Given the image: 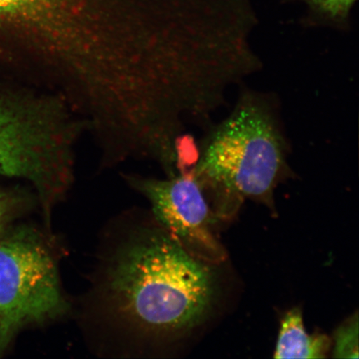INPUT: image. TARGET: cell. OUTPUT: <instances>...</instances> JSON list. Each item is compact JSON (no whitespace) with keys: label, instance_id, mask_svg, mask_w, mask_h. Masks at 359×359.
Masks as SVG:
<instances>
[{"label":"cell","instance_id":"8992f818","mask_svg":"<svg viewBox=\"0 0 359 359\" xmlns=\"http://www.w3.org/2000/svg\"><path fill=\"white\" fill-rule=\"evenodd\" d=\"M330 341L324 334H309L299 309L286 313L281 322L275 358H325Z\"/></svg>","mask_w":359,"mask_h":359},{"label":"cell","instance_id":"3957f363","mask_svg":"<svg viewBox=\"0 0 359 359\" xmlns=\"http://www.w3.org/2000/svg\"><path fill=\"white\" fill-rule=\"evenodd\" d=\"M47 100L0 93V174L29 180L44 219L72 182L74 127Z\"/></svg>","mask_w":359,"mask_h":359},{"label":"cell","instance_id":"277c9868","mask_svg":"<svg viewBox=\"0 0 359 359\" xmlns=\"http://www.w3.org/2000/svg\"><path fill=\"white\" fill-rule=\"evenodd\" d=\"M49 235L22 226L0 236V356L21 330L61 320L69 311Z\"/></svg>","mask_w":359,"mask_h":359},{"label":"cell","instance_id":"9c48e42d","mask_svg":"<svg viewBox=\"0 0 359 359\" xmlns=\"http://www.w3.org/2000/svg\"><path fill=\"white\" fill-rule=\"evenodd\" d=\"M24 197L15 192L0 190V236L11 227L13 219L25 206Z\"/></svg>","mask_w":359,"mask_h":359},{"label":"cell","instance_id":"ba28073f","mask_svg":"<svg viewBox=\"0 0 359 359\" xmlns=\"http://www.w3.org/2000/svg\"><path fill=\"white\" fill-rule=\"evenodd\" d=\"M333 353L335 358H358V313L337 330Z\"/></svg>","mask_w":359,"mask_h":359},{"label":"cell","instance_id":"5b68a950","mask_svg":"<svg viewBox=\"0 0 359 359\" xmlns=\"http://www.w3.org/2000/svg\"><path fill=\"white\" fill-rule=\"evenodd\" d=\"M128 182L149 201L155 221L188 252L204 262L222 259L205 191L192 170L168 180L132 177Z\"/></svg>","mask_w":359,"mask_h":359},{"label":"cell","instance_id":"7a4b0ae2","mask_svg":"<svg viewBox=\"0 0 359 359\" xmlns=\"http://www.w3.org/2000/svg\"><path fill=\"white\" fill-rule=\"evenodd\" d=\"M288 154L273 101L245 90L206 134L192 172L204 191L224 201H267L288 170Z\"/></svg>","mask_w":359,"mask_h":359},{"label":"cell","instance_id":"6da1fadb","mask_svg":"<svg viewBox=\"0 0 359 359\" xmlns=\"http://www.w3.org/2000/svg\"><path fill=\"white\" fill-rule=\"evenodd\" d=\"M215 290L212 269L154 219L130 229L105 251L92 309L120 339L150 352L199 325Z\"/></svg>","mask_w":359,"mask_h":359},{"label":"cell","instance_id":"52a82bcc","mask_svg":"<svg viewBox=\"0 0 359 359\" xmlns=\"http://www.w3.org/2000/svg\"><path fill=\"white\" fill-rule=\"evenodd\" d=\"M312 21L333 27H346L358 0H299Z\"/></svg>","mask_w":359,"mask_h":359}]
</instances>
